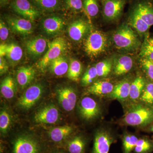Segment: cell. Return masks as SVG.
<instances>
[{
    "mask_svg": "<svg viewBox=\"0 0 153 153\" xmlns=\"http://www.w3.org/2000/svg\"><path fill=\"white\" fill-rule=\"evenodd\" d=\"M124 123L134 126H145L153 122V105L136 104L129 108L123 119Z\"/></svg>",
    "mask_w": 153,
    "mask_h": 153,
    "instance_id": "cell-1",
    "label": "cell"
},
{
    "mask_svg": "<svg viewBox=\"0 0 153 153\" xmlns=\"http://www.w3.org/2000/svg\"><path fill=\"white\" fill-rule=\"evenodd\" d=\"M82 71V66L81 63L76 60H71L67 72L68 79L72 81H78Z\"/></svg>",
    "mask_w": 153,
    "mask_h": 153,
    "instance_id": "cell-29",
    "label": "cell"
},
{
    "mask_svg": "<svg viewBox=\"0 0 153 153\" xmlns=\"http://www.w3.org/2000/svg\"><path fill=\"white\" fill-rule=\"evenodd\" d=\"M9 32L8 29L4 22L2 20L0 21V38L1 41H6L8 37Z\"/></svg>",
    "mask_w": 153,
    "mask_h": 153,
    "instance_id": "cell-41",
    "label": "cell"
},
{
    "mask_svg": "<svg viewBox=\"0 0 153 153\" xmlns=\"http://www.w3.org/2000/svg\"><path fill=\"white\" fill-rule=\"evenodd\" d=\"M141 64L145 71L151 79L153 80V60L142 58Z\"/></svg>",
    "mask_w": 153,
    "mask_h": 153,
    "instance_id": "cell-39",
    "label": "cell"
},
{
    "mask_svg": "<svg viewBox=\"0 0 153 153\" xmlns=\"http://www.w3.org/2000/svg\"><path fill=\"white\" fill-rule=\"evenodd\" d=\"M144 79L142 76H138L134 80L130 87L129 97L135 100L140 97L145 88Z\"/></svg>",
    "mask_w": 153,
    "mask_h": 153,
    "instance_id": "cell-27",
    "label": "cell"
},
{
    "mask_svg": "<svg viewBox=\"0 0 153 153\" xmlns=\"http://www.w3.org/2000/svg\"><path fill=\"white\" fill-rule=\"evenodd\" d=\"M140 55L142 58L153 61V38H148L145 40Z\"/></svg>",
    "mask_w": 153,
    "mask_h": 153,
    "instance_id": "cell-33",
    "label": "cell"
},
{
    "mask_svg": "<svg viewBox=\"0 0 153 153\" xmlns=\"http://www.w3.org/2000/svg\"><path fill=\"white\" fill-rule=\"evenodd\" d=\"M115 141L112 134L106 130H99L94 135L91 153H108L111 146Z\"/></svg>",
    "mask_w": 153,
    "mask_h": 153,
    "instance_id": "cell-6",
    "label": "cell"
},
{
    "mask_svg": "<svg viewBox=\"0 0 153 153\" xmlns=\"http://www.w3.org/2000/svg\"><path fill=\"white\" fill-rule=\"evenodd\" d=\"M107 44V40L104 34L100 31H94L85 40L84 49L88 56L97 57L105 50Z\"/></svg>",
    "mask_w": 153,
    "mask_h": 153,
    "instance_id": "cell-5",
    "label": "cell"
},
{
    "mask_svg": "<svg viewBox=\"0 0 153 153\" xmlns=\"http://www.w3.org/2000/svg\"><path fill=\"white\" fill-rule=\"evenodd\" d=\"M89 30L87 22L82 19H79L72 22L68 28L69 37L75 41H79L85 36Z\"/></svg>",
    "mask_w": 153,
    "mask_h": 153,
    "instance_id": "cell-16",
    "label": "cell"
},
{
    "mask_svg": "<svg viewBox=\"0 0 153 153\" xmlns=\"http://www.w3.org/2000/svg\"><path fill=\"white\" fill-rule=\"evenodd\" d=\"M97 76V71L95 66L90 67L86 70L82 76L81 82L83 86L90 85Z\"/></svg>",
    "mask_w": 153,
    "mask_h": 153,
    "instance_id": "cell-38",
    "label": "cell"
},
{
    "mask_svg": "<svg viewBox=\"0 0 153 153\" xmlns=\"http://www.w3.org/2000/svg\"><path fill=\"white\" fill-rule=\"evenodd\" d=\"M97 76H106L109 74L112 68L111 61L108 60L99 62L95 66Z\"/></svg>",
    "mask_w": 153,
    "mask_h": 153,
    "instance_id": "cell-35",
    "label": "cell"
},
{
    "mask_svg": "<svg viewBox=\"0 0 153 153\" xmlns=\"http://www.w3.org/2000/svg\"><path fill=\"white\" fill-rule=\"evenodd\" d=\"M129 23L140 33H146L150 27L133 10L130 16Z\"/></svg>",
    "mask_w": 153,
    "mask_h": 153,
    "instance_id": "cell-28",
    "label": "cell"
},
{
    "mask_svg": "<svg viewBox=\"0 0 153 153\" xmlns=\"http://www.w3.org/2000/svg\"><path fill=\"white\" fill-rule=\"evenodd\" d=\"M51 153H68L65 149H58Z\"/></svg>",
    "mask_w": 153,
    "mask_h": 153,
    "instance_id": "cell-43",
    "label": "cell"
},
{
    "mask_svg": "<svg viewBox=\"0 0 153 153\" xmlns=\"http://www.w3.org/2000/svg\"><path fill=\"white\" fill-rule=\"evenodd\" d=\"M9 66L4 57H0V73L1 75L5 74L8 70Z\"/></svg>",
    "mask_w": 153,
    "mask_h": 153,
    "instance_id": "cell-42",
    "label": "cell"
},
{
    "mask_svg": "<svg viewBox=\"0 0 153 153\" xmlns=\"http://www.w3.org/2000/svg\"><path fill=\"white\" fill-rule=\"evenodd\" d=\"M140 99L145 104L153 105V83L147 84Z\"/></svg>",
    "mask_w": 153,
    "mask_h": 153,
    "instance_id": "cell-37",
    "label": "cell"
},
{
    "mask_svg": "<svg viewBox=\"0 0 153 153\" xmlns=\"http://www.w3.org/2000/svg\"><path fill=\"white\" fill-rule=\"evenodd\" d=\"M41 8L46 10H57L60 5V0H33Z\"/></svg>",
    "mask_w": 153,
    "mask_h": 153,
    "instance_id": "cell-36",
    "label": "cell"
},
{
    "mask_svg": "<svg viewBox=\"0 0 153 153\" xmlns=\"http://www.w3.org/2000/svg\"><path fill=\"white\" fill-rule=\"evenodd\" d=\"M72 131L73 128L69 126L55 128L48 132V138L49 141L55 145H64V146Z\"/></svg>",
    "mask_w": 153,
    "mask_h": 153,
    "instance_id": "cell-14",
    "label": "cell"
},
{
    "mask_svg": "<svg viewBox=\"0 0 153 153\" xmlns=\"http://www.w3.org/2000/svg\"><path fill=\"white\" fill-rule=\"evenodd\" d=\"M151 131L153 132V126H152V128H151Z\"/></svg>",
    "mask_w": 153,
    "mask_h": 153,
    "instance_id": "cell-45",
    "label": "cell"
},
{
    "mask_svg": "<svg viewBox=\"0 0 153 153\" xmlns=\"http://www.w3.org/2000/svg\"><path fill=\"white\" fill-rule=\"evenodd\" d=\"M43 93V87L40 84L30 86L19 98V106L24 109H30L40 99Z\"/></svg>",
    "mask_w": 153,
    "mask_h": 153,
    "instance_id": "cell-7",
    "label": "cell"
},
{
    "mask_svg": "<svg viewBox=\"0 0 153 153\" xmlns=\"http://www.w3.org/2000/svg\"><path fill=\"white\" fill-rule=\"evenodd\" d=\"M139 139L135 135L126 134L123 137V153H131Z\"/></svg>",
    "mask_w": 153,
    "mask_h": 153,
    "instance_id": "cell-30",
    "label": "cell"
},
{
    "mask_svg": "<svg viewBox=\"0 0 153 153\" xmlns=\"http://www.w3.org/2000/svg\"><path fill=\"white\" fill-rule=\"evenodd\" d=\"M66 4L68 9L75 12H79L83 9L82 0H66Z\"/></svg>",
    "mask_w": 153,
    "mask_h": 153,
    "instance_id": "cell-40",
    "label": "cell"
},
{
    "mask_svg": "<svg viewBox=\"0 0 153 153\" xmlns=\"http://www.w3.org/2000/svg\"><path fill=\"white\" fill-rule=\"evenodd\" d=\"M153 144L149 140L139 139L135 147V153H150L153 150Z\"/></svg>",
    "mask_w": 153,
    "mask_h": 153,
    "instance_id": "cell-32",
    "label": "cell"
},
{
    "mask_svg": "<svg viewBox=\"0 0 153 153\" xmlns=\"http://www.w3.org/2000/svg\"><path fill=\"white\" fill-rule=\"evenodd\" d=\"M88 142L84 137L76 135L68 139L64 146L68 153H85Z\"/></svg>",
    "mask_w": 153,
    "mask_h": 153,
    "instance_id": "cell-17",
    "label": "cell"
},
{
    "mask_svg": "<svg viewBox=\"0 0 153 153\" xmlns=\"http://www.w3.org/2000/svg\"><path fill=\"white\" fill-rule=\"evenodd\" d=\"M44 146L32 136H18L11 142V153H44Z\"/></svg>",
    "mask_w": 153,
    "mask_h": 153,
    "instance_id": "cell-2",
    "label": "cell"
},
{
    "mask_svg": "<svg viewBox=\"0 0 153 153\" xmlns=\"http://www.w3.org/2000/svg\"><path fill=\"white\" fill-rule=\"evenodd\" d=\"M113 39L118 49L131 50L139 45L137 35L127 25L121 26L114 33Z\"/></svg>",
    "mask_w": 153,
    "mask_h": 153,
    "instance_id": "cell-3",
    "label": "cell"
},
{
    "mask_svg": "<svg viewBox=\"0 0 153 153\" xmlns=\"http://www.w3.org/2000/svg\"><path fill=\"white\" fill-rule=\"evenodd\" d=\"M6 21L14 33L20 35H27L33 32L32 22L28 19L9 16L7 17Z\"/></svg>",
    "mask_w": 153,
    "mask_h": 153,
    "instance_id": "cell-13",
    "label": "cell"
},
{
    "mask_svg": "<svg viewBox=\"0 0 153 153\" xmlns=\"http://www.w3.org/2000/svg\"><path fill=\"white\" fill-rule=\"evenodd\" d=\"M36 71L31 66H22L18 69L17 82L22 88L27 87L35 78Z\"/></svg>",
    "mask_w": 153,
    "mask_h": 153,
    "instance_id": "cell-19",
    "label": "cell"
},
{
    "mask_svg": "<svg viewBox=\"0 0 153 153\" xmlns=\"http://www.w3.org/2000/svg\"><path fill=\"white\" fill-rule=\"evenodd\" d=\"M1 1V6H4L6 5L10 0H0Z\"/></svg>",
    "mask_w": 153,
    "mask_h": 153,
    "instance_id": "cell-44",
    "label": "cell"
},
{
    "mask_svg": "<svg viewBox=\"0 0 153 153\" xmlns=\"http://www.w3.org/2000/svg\"><path fill=\"white\" fill-rule=\"evenodd\" d=\"M16 88L15 80L12 76L6 77L1 84V92L3 96L7 99L13 98L16 94Z\"/></svg>",
    "mask_w": 153,
    "mask_h": 153,
    "instance_id": "cell-26",
    "label": "cell"
},
{
    "mask_svg": "<svg viewBox=\"0 0 153 153\" xmlns=\"http://www.w3.org/2000/svg\"><path fill=\"white\" fill-rule=\"evenodd\" d=\"M11 123L10 115L7 111L2 110L0 114V130L2 134L7 133Z\"/></svg>",
    "mask_w": 153,
    "mask_h": 153,
    "instance_id": "cell-34",
    "label": "cell"
},
{
    "mask_svg": "<svg viewBox=\"0 0 153 153\" xmlns=\"http://www.w3.org/2000/svg\"><path fill=\"white\" fill-rule=\"evenodd\" d=\"M83 9L88 16L94 17L99 12L98 0H83Z\"/></svg>",
    "mask_w": 153,
    "mask_h": 153,
    "instance_id": "cell-31",
    "label": "cell"
},
{
    "mask_svg": "<svg viewBox=\"0 0 153 153\" xmlns=\"http://www.w3.org/2000/svg\"><path fill=\"white\" fill-rule=\"evenodd\" d=\"M47 41L43 38H36L26 42V49L29 53L35 56L41 55L46 50L47 45Z\"/></svg>",
    "mask_w": 153,
    "mask_h": 153,
    "instance_id": "cell-21",
    "label": "cell"
},
{
    "mask_svg": "<svg viewBox=\"0 0 153 153\" xmlns=\"http://www.w3.org/2000/svg\"><path fill=\"white\" fill-rule=\"evenodd\" d=\"M23 50L21 47L14 43L1 44L0 45V57H6L13 62H17L22 59Z\"/></svg>",
    "mask_w": 153,
    "mask_h": 153,
    "instance_id": "cell-15",
    "label": "cell"
},
{
    "mask_svg": "<svg viewBox=\"0 0 153 153\" xmlns=\"http://www.w3.org/2000/svg\"><path fill=\"white\" fill-rule=\"evenodd\" d=\"M49 66L52 73L58 76H62L66 74L69 68L67 60L62 56H59L53 60Z\"/></svg>",
    "mask_w": 153,
    "mask_h": 153,
    "instance_id": "cell-24",
    "label": "cell"
},
{
    "mask_svg": "<svg viewBox=\"0 0 153 153\" xmlns=\"http://www.w3.org/2000/svg\"><path fill=\"white\" fill-rule=\"evenodd\" d=\"M130 85L129 82L126 80L119 82L114 87L112 92L109 94L110 97L120 100L126 99L129 96Z\"/></svg>",
    "mask_w": 153,
    "mask_h": 153,
    "instance_id": "cell-23",
    "label": "cell"
},
{
    "mask_svg": "<svg viewBox=\"0 0 153 153\" xmlns=\"http://www.w3.org/2000/svg\"><path fill=\"white\" fill-rule=\"evenodd\" d=\"M79 111L81 116L87 120L97 117L100 113V107L97 102L88 97H84L80 101Z\"/></svg>",
    "mask_w": 153,
    "mask_h": 153,
    "instance_id": "cell-10",
    "label": "cell"
},
{
    "mask_svg": "<svg viewBox=\"0 0 153 153\" xmlns=\"http://www.w3.org/2000/svg\"><path fill=\"white\" fill-rule=\"evenodd\" d=\"M104 18L113 21L121 16L126 4V0H101Z\"/></svg>",
    "mask_w": 153,
    "mask_h": 153,
    "instance_id": "cell-9",
    "label": "cell"
},
{
    "mask_svg": "<svg viewBox=\"0 0 153 153\" xmlns=\"http://www.w3.org/2000/svg\"><path fill=\"white\" fill-rule=\"evenodd\" d=\"M150 27L153 25V6L147 2H138L133 10Z\"/></svg>",
    "mask_w": 153,
    "mask_h": 153,
    "instance_id": "cell-18",
    "label": "cell"
},
{
    "mask_svg": "<svg viewBox=\"0 0 153 153\" xmlns=\"http://www.w3.org/2000/svg\"><path fill=\"white\" fill-rule=\"evenodd\" d=\"M11 7L17 14L32 22L38 19L40 15L39 11L28 0H13Z\"/></svg>",
    "mask_w": 153,
    "mask_h": 153,
    "instance_id": "cell-8",
    "label": "cell"
},
{
    "mask_svg": "<svg viewBox=\"0 0 153 153\" xmlns=\"http://www.w3.org/2000/svg\"><path fill=\"white\" fill-rule=\"evenodd\" d=\"M133 66V60L128 56H123L120 57L115 64L114 73L117 76H120L128 72Z\"/></svg>",
    "mask_w": 153,
    "mask_h": 153,
    "instance_id": "cell-25",
    "label": "cell"
},
{
    "mask_svg": "<svg viewBox=\"0 0 153 153\" xmlns=\"http://www.w3.org/2000/svg\"><path fill=\"white\" fill-rule=\"evenodd\" d=\"M114 86L112 83L107 81H98L94 82L88 87V93L96 95L110 94L113 90Z\"/></svg>",
    "mask_w": 153,
    "mask_h": 153,
    "instance_id": "cell-22",
    "label": "cell"
},
{
    "mask_svg": "<svg viewBox=\"0 0 153 153\" xmlns=\"http://www.w3.org/2000/svg\"><path fill=\"white\" fill-rule=\"evenodd\" d=\"M48 47L47 52L37 64L38 68L42 71L52 61L61 56L66 49V41L63 38L58 37L48 43Z\"/></svg>",
    "mask_w": 153,
    "mask_h": 153,
    "instance_id": "cell-4",
    "label": "cell"
},
{
    "mask_svg": "<svg viewBox=\"0 0 153 153\" xmlns=\"http://www.w3.org/2000/svg\"><path fill=\"white\" fill-rule=\"evenodd\" d=\"M59 103L66 111L73 110L76 105L77 96L73 88L69 87L60 88L57 91Z\"/></svg>",
    "mask_w": 153,
    "mask_h": 153,
    "instance_id": "cell-11",
    "label": "cell"
},
{
    "mask_svg": "<svg viewBox=\"0 0 153 153\" xmlns=\"http://www.w3.org/2000/svg\"><path fill=\"white\" fill-rule=\"evenodd\" d=\"M59 117L57 108L53 105H50L37 111L34 116V120L37 123L50 124L55 123Z\"/></svg>",
    "mask_w": 153,
    "mask_h": 153,
    "instance_id": "cell-12",
    "label": "cell"
},
{
    "mask_svg": "<svg viewBox=\"0 0 153 153\" xmlns=\"http://www.w3.org/2000/svg\"><path fill=\"white\" fill-rule=\"evenodd\" d=\"M65 25V22L58 16H52L45 19L43 22L44 31L49 35H53L60 32Z\"/></svg>",
    "mask_w": 153,
    "mask_h": 153,
    "instance_id": "cell-20",
    "label": "cell"
}]
</instances>
